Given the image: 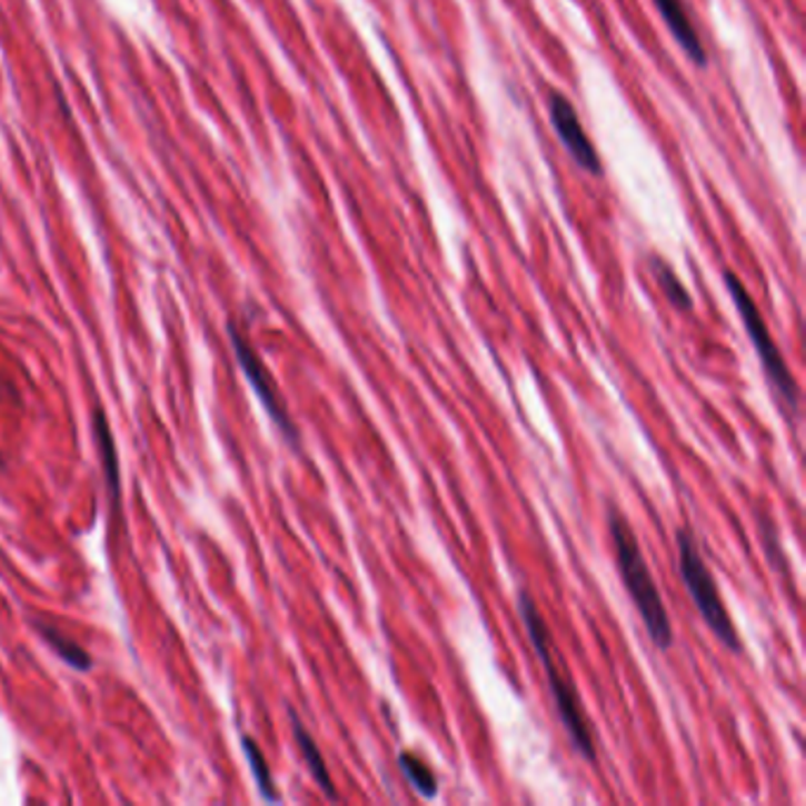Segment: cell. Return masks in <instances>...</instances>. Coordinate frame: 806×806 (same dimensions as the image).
I'll list each match as a JSON object with an SVG mask.
<instances>
[{
  "label": "cell",
  "mask_w": 806,
  "mask_h": 806,
  "mask_svg": "<svg viewBox=\"0 0 806 806\" xmlns=\"http://www.w3.org/2000/svg\"><path fill=\"white\" fill-rule=\"evenodd\" d=\"M759 535H762L764 549L768 554V560H772V564H774V568L780 575H790V568H787V560H785V554H783V547H780V539H778V533L774 528L772 518H759Z\"/></svg>",
  "instance_id": "14"
},
{
  "label": "cell",
  "mask_w": 806,
  "mask_h": 806,
  "mask_svg": "<svg viewBox=\"0 0 806 806\" xmlns=\"http://www.w3.org/2000/svg\"><path fill=\"white\" fill-rule=\"evenodd\" d=\"M608 530L615 547L617 570L623 575V585L631 596V604L641 615L650 641L663 650H669L674 646V629L663 601V594L658 585H655V577L646 564L639 539H636L627 518L615 504L608 506Z\"/></svg>",
  "instance_id": "1"
},
{
  "label": "cell",
  "mask_w": 806,
  "mask_h": 806,
  "mask_svg": "<svg viewBox=\"0 0 806 806\" xmlns=\"http://www.w3.org/2000/svg\"><path fill=\"white\" fill-rule=\"evenodd\" d=\"M241 747H243V755H247V759H249V768H251L260 795L266 797L268 802H279V793H277V785L272 780L268 759H266V755L260 753V747L256 745V740L249 738V736H241Z\"/></svg>",
  "instance_id": "12"
},
{
  "label": "cell",
  "mask_w": 806,
  "mask_h": 806,
  "mask_svg": "<svg viewBox=\"0 0 806 806\" xmlns=\"http://www.w3.org/2000/svg\"><path fill=\"white\" fill-rule=\"evenodd\" d=\"M228 334H230V344H232V350L237 355V362H239V367L243 371V377L249 379L258 400L262 402V407H266L270 419L279 428V434L285 436V440L293 449H298V447H301V434H298L293 419L289 417L287 405L282 402V398H279V392H277V388H275V384L270 379L266 365L260 362V358L256 355V350L251 348V344L243 339V334L232 322L228 325Z\"/></svg>",
  "instance_id": "5"
},
{
  "label": "cell",
  "mask_w": 806,
  "mask_h": 806,
  "mask_svg": "<svg viewBox=\"0 0 806 806\" xmlns=\"http://www.w3.org/2000/svg\"><path fill=\"white\" fill-rule=\"evenodd\" d=\"M398 766L402 776L409 780V785L424 797H436L438 795V776L434 774V768L428 764H424L417 755L411 753H402L398 757Z\"/></svg>",
  "instance_id": "13"
},
{
  "label": "cell",
  "mask_w": 806,
  "mask_h": 806,
  "mask_svg": "<svg viewBox=\"0 0 806 806\" xmlns=\"http://www.w3.org/2000/svg\"><path fill=\"white\" fill-rule=\"evenodd\" d=\"M549 119H551V126L556 130L558 140L566 145L568 155L575 159V163L579 168H585V171L591 176H601V171H604L601 159H598L596 149L587 136V130H585L583 121H579L575 107L568 102V98L558 96V92H551Z\"/></svg>",
  "instance_id": "6"
},
{
  "label": "cell",
  "mask_w": 806,
  "mask_h": 806,
  "mask_svg": "<svg viewBox=\"0 0 806 806\" xmlns=\"http://www.w3.org/2000/svg\"><path fill=\"white\" fill-rule=\"evenodd\" d=\"M724 282H726V289L730 293V298H734V304L738 308V315L740 320L745 325V331L749 336V341H753L755 350H757V358L766 371V379L772 381V386L776 388L778 396L783 398V402L790 407L793 411L799 409V388H797V381L793 377L790 367H787V362L783 360V355L774 341V336L768 334V327L764 322V317L759 312V308L755 306L753 296L747 293V289L743 287L740 279L734 275V272H724Z\"/></svg>",
  "instance_id": "4"
},
{
  "label": "cell",
  "mask_w": 806,
  "mask_h": 806,
  "mask_svg": "<svg viewBox=\"0 0 806 806\" xmlns=\"http://www.w3.org/2000/svg\"><path fill=\"white\" fill-rule=\"evenodd\" d=\"M92 428H96L98 452H100V461H102V471H105V480H107L109 499L119 509V501H121V474H119L117 442H115V436H111L109 421H107L105 411L100 407L96 411H92Z\"/></svg>",
  "instance_id": "9"
},
{
  "label": "cell",
  "mask_w": 806,
  "mask_h": 806,
  "mask_svg": "<svg viewBox=\"0 0 806 806\" xmlns=\"http://www.w3.org/2000/svg\"><path fill=\"white\" fill-rule=\"evenodd\" d=\"M653 3H655V8L660 10L667 29L674 36V41L681 46V50L688 54L693 62H696L698 67H705V62H707L705 46L700 41L696 27H693L690 17H688L681 0H653Z\"/></svg>",
  "instance_id": "7"
},
{
  "label": "cell",
  "mask_w": 806,
  "mask_h": 806,
  "mask_svg": "<svg viewBox=\"0 0 806 806\" xmlns=\"http://www.w3.org/2000/svg\"><path fill=\"white\" fill-rule=\"evenodd\" d=\"M289 719H291V728H293L296 745H298V749H301V755H304V759H306V764H308V772H310V776L315 778L317 787H320V790H322L329 799H334V802H336V799H339V793H336L334 778H331V774H329V768H327V762H325V757H322V753H320V747H317L315 738L310 736V730L304 726L301 717L296 715V709H289Z\"/></svg>",
  "instance_id": "8"
},
{
  "label": "cell",
  "mask_w": 806,
  "mask_h": 806,
  "mask_svg": "<svg viewBox=\"0 0 806 806\" xmlns=\"http://www.w3.org/2000/svg\"><path fill=\"white\" fill-rule=\"evenodd\" d=\"M650 268H653V275H655V282L660 285L663 293L667 296V301L681 312H690L693 310V298L686 291V287L681 285V279L674 275V270L667 266V262L663 258H653Z\"/></svg>",
  "instance_id": "11"
},
{
  "label": "cell",
  "mask_w": 806,
  "mask_h": 806,
  "mask_svg": "<svg viewBox=\"0 0 806 806\" xmlns=\"http://www.w3.org/2000/svg\"><path fill=\"white\" fill-rule=\"evenodd\" d=\"M518 613L525 631H528V639L537 653V658L547 671V684L551 690V700L556 705L558 719L564 724L566 734L573 743V747L583 755L587 762H596L598 753H596V743H594V734L589 719L585 715L583 700H579L577 688L570 684V679L566 674H560L556 663H554V650H551V634L549 627L541 617L537 604L533 601V596L528 591L518 594Z\"/></svg>",
  "instance_id": "2"
},
{
  "label": "cell",
  "mask_w": 806,
  "mask_h": 806,
  "mask_svg": "<svg viewBox=\"0 0 806 806\" xmlns=\"http://www.w3.org/2000/svg\"><path fill=\"white\" fill-rule=\"evenodd\" d=\"M677 541H679V570H681V579H684V587L690 596V601L696 604L705 625L709 627L712 634L717 636L719 644L728 650L740 653L743 644H740L738 629H736L734 620H730V615L722 601L715 575H712V570L707 568L705 558L696 545V537H693L686 528H681L677 533Z\"/></svg>",
  "instance_id": "3"
},
{
  "label": "cell",
  "mask_w": 806,
  "mask_h": 806,
  "mask_svg": "<svg viewBox=\"0 0 806 806\" xmlns=\"http://www.w3.org/2000/svg\"><path fill=\"white\" fill-rule=\"evenodd\" d=\"M31 625H33L36 631H39L41 639L54 650V655H58V658L62 663H67L71 669L90 671L92 667H96V660L90 658L88 650L81 648L79 644H73L71 639H67V636L60 629H54L52 625L41 623V620H31Z\"/></svg>",
  "instance_id": "10"
}]
</instances>
